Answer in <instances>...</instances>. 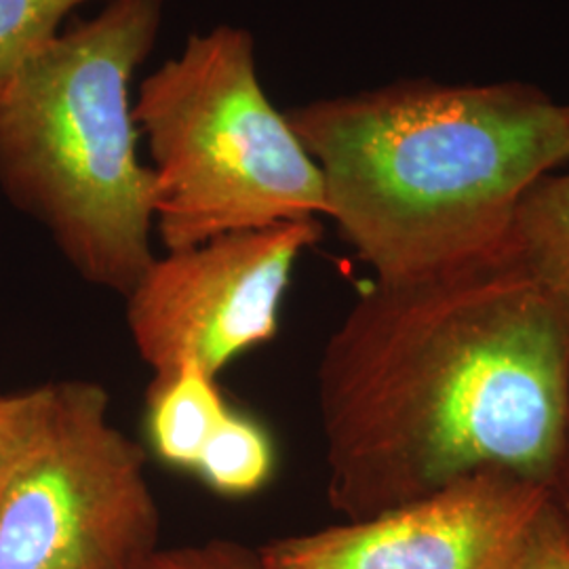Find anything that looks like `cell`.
I'll return each instance as SVG.
<instances>
[{"label": "cell", "mask_w": 569, "mask_h": 569, "mask_svg": "<svg viewBox=\"0 0 569 569\" xmlns=\"http://www.w3.org/2000/svg\"><path fill=\"white\" fill-rule=\"evenodd\" d=\"M163 0H110L30 61L0 100V188L87 283L127 296L154 262L152 171L131 81Z\"/></svg>", "instance_id": "obj_3"}, {"label": "cell", "mask_w": 569, "mask_h": 569, "mask_svg": "<svg viewBox=\"0 0 569 569\" xmlns=\"http://www.w3.org/2000/svg\"><path fill=\"white\" fill-rule=\"evenodd\" d=\"M327 498L348 521L481 472L549 489L569 385V310L509 244L378 283L317 371Z\"/></svg>", "instance_id": "obj_1"}, {"label": "cell", "mask_w": 569, "mask_h": 569, "mask_svg": "<svg viewBox=\"0 0 569 569\" xmlns=\"http://www.w3.org/2000/svg\"><path fill=\"white\" fill-rule=\"evenodd\" d=\"M321 232L319 220H298L157 256L124 296L143 366L167 376L194 363L218 378L234 359L270 342L291 272Z\"/></svg>", "instance_id": "obj_6"}, {"label": "cell", "mask_w": 569, "mask_h": 569, "mask_svg": "<svg viewBox=\"0 0 569 569\" xmlns=\"http://www.w3.org/2000/svg\"><path fill=\"white\" fill-rule=\"evenodd\" d=\"M230 411L216 376L203 367L186 363L152 376L146 390L150 448L164 465L192 472Z\"/></svg>", "instance_id": "obj_8"}, {"label": "cell", "mask_w": 569, "mask_h": 569, "mask_svg": "<svg viewBox=\"0 0 569 569\" xmlns=\"http://www.w3.org/2000/svg\"><path fill=\"white\" fill-rule=\"evenodd\" d=\"M56 407V382L0 392V491L41 443Z\"/></svg>", "instance_id": "obj_12"}, {"label": "cell", "mask_w": 569, "mask_h": 569, "mask_svg": "<svg viewBox=\"0 0 569 569\" xmlns=\"http://www.w3.org/2000/svg\"><path fill=\"white\" fill-rule=\"evenodd\" d=\"M274 462L277 453L266 428L232 409L192 472L216 493L243 498L264 488Z\"/></svg>", "instance_id": "obj_10"}, {"label": "cell", "mask_w": 569, "mask_h": 569, "mask_svg": "<svg viewBox=\"0 0 569 569\" xmlns=\"http://www.w3.org/2000/svg\"><path fill=\"white\" fill-rule=\"evenodd\" d=\"M287 121L323 176L326 218L378 283L502 251L526 192L569 159V106L519 82H395Z\"/></svg>", "instance_id": "obj_2"}, {"label": "cell", "mask_w": 569, "mask_h": 569, "mask_svg": "<svg viewBox=\"0 0 569 569\" xmlns=\"http://www.w3.org/2000/svg\"><path fill=\"white\" fill-rule=\"evenodd\" d=\"M146 465L102 385L56 382L41 443L0 491V569L140 568L161 549Z\"/></svg>", "instance_id": "obj_5"}, {"label": "cell", "mask_w": 569, "mask_h": 569, "mask_svg": "<svg viewBox=\"0 0 569 569\" xmlns=\"http://www.w3.org/2000/svg\"><path fill=\"white\" fill-rule=\"evenodd\" d=\"M549 496L550 505L563 517L569 529V385L561 443H559V453H557V465H555L552 477H550Z\"/></svg>", "instance_id": "obj_15"}, {"label": "cell", "mask_w": 569, "mask_h": 569, "mask_svg": "<svg viewBox=\"0 0 569 569\" xmlns=\"http://www.w3.org/2000/svg\"><path fill=\"white\" fill-rule=\"evenodd\" d=\"M253 49L243 28L192 34L138 89L133 119L150 148L167 251L327 216L323 176L268 100Z\"/></svg>", "instance_id": "obj_4"}, {"label": "cell", "mask_w": 569, "mask_h": 569, "mask_svg": "<svg viewBox=\"0 0 569 569\" xmlns=\"http://www.w3.org/2000/svg\"><path fill=\"white\" fill-rule=\"evenodd\" d=\"M509 247L569 310V173L545 176L517 207Z\"/></svg>", "instance_id": "obj_9"}, {"label": "cell", "mask_w": 569, "mask_h": 569, "mask_svg": "<svg viewBox=\"0 0 569 569\" xmlns=\"http://www.w3.org/2000/svg\"><path fill=\"white\" fill-rule=\"evenodd\" d=\"M138 569H262L258 549L243 542L213 538L199 545L152 552Z\"/></svg>", "instance_id": "obj_13"}, {"label": "cell", "mask_w": 569, "mask_h": 569, "mask_svg": "<svg viewBox=\"0 0 569 569\" xmlns=\"http://www.w3.org/2000/svg\"><path fill=\"white\" fill-rule=\"evenodd\" d=\"M549 489L481 472L345 526L272 540L262 569H512Z\"/></svg>", "instance_id": "obj_7"}, {"label": "cell", "mask_w": 569, "mask_h": 569, "mask_svg": "<svg viewBox=\"0 0 569 569\" xmlns=\"http://www.w3.org/2000/svg\"><path fill=\"white\" fill-rule=\"evenodd\" d=\"M84 2L89 0H0V100L60 34L63 18Z\"/></svg>", "instance_id": "obj_11"}, {"label": "cell", "mask_w": 569, "mask_h": 569, "mask_svg": "<svg viewBox=\"0 0 569 569\" xmlns=\"http://www.w3.org/2000/svg\"><path fill=\"white\" fill-rule=\"evenodd\" d=\"M512 569H569V529L550 502L529 529Z\"/></svg>", "instance_id": "obj_14"}]
</instances>
